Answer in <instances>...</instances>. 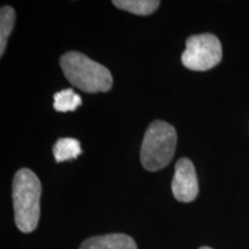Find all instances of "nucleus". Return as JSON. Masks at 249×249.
I'll return each mask as SVG.
<instances>
[{
    "mask_svg": "<svg viewBox=\"0 0 249 249\" xmlns=\"http://www.w3.org/2000/svg\"><path fill=\"white\" fill-rule=\"evenodd\" d=\"M42 185L29 169L18 170L13 179V205L15 223L23 233L35 231L40 213Z\"/></svg>",
    "mask_w": 249,
    "mask_h": 249,
    "instance_id": "1",
    "label": "nucleus"
},
{
    "mask_svg": "<svg viewBox=\"0 0 249 249\" xmlns=\"http://www.w3.org/2000/svg\"><path fill=\"white\" fill-rule=\"evenodd\" d=\"M60 66L70 83L86 92H107L113 83L107 67L80 52L71 51L62 55Z\"/></svg>",
    "mask_w": 249,
    "mask_h": 249,
    "instance_id": "2",
    "label": "nucleus"
},
{
    "mask_svg": "<svg viewBox=\"0 0 249 249\" xmlns=\"http://www.w3.org/2000/svg\"><path fill=\"white\" fill-rule=\"evenodd\" d=\"M116 7L136 15L152 14L160 2L158 0H114Z\"/></svg>",
    "mask_w": 249,
    "mask_h": 249,
    "instance_id": "8",
    "label": "nucleus"
},
{
    "mask_svg": "<svg viewBox=\"0 0 249 249\" xmlns=\"http://www.w3.org/2000/svg\"><path fill=\"white\" fill-rule=\"evenodd\" d=\"M200 249H213V248H210V247H201Z\"/></svg>",
    "mask_w": 249,
    "mask_h": 249,
    "instance_id": "11",
    "label": "nucleus"
},
{
    "mask_svg": "<svg viewBox=\"0 0 249 249\" xmlns=\"http://www.w3.org/2000/svg\"><path fill=\"white\" fill-rule=\"evenodd\" d=\"M53 107L58 112H71L76 110L82 104V99L73 89L61 90L53 96Z\"/></svg>",
    "mask_w": 249,
    "mask_h": 249,
    "instance_id": "10",
    "label": "nucleus"
},
{
    "mask_svg": "<svg viewBox=\"0 0 249 249\" xmlns=\"http://www.w3.org/2000/svg\"><path fill=\"white\" fill-rule=\"evenodd\" d=\"M80 249H138V246L129 235L113 233L87 239L80 246Z\"/></svg>",
    "mask_w": 249,
    "mask_h": 249,
    "instance_id": "6",
    "label": "nucleus"
},
{
    "mask_svg": "<svg viewBox=\"0 0 249 249\" xmlns=\"http://www.w3.org/2000/svg\"><path fill=\"white\" fill-rule=\"evenodd\" d=\"M177 145V132L173 126L161 120L149 124L141 147V163L145 170L156 172L167 166Z\"/></svg>",
    "mask_w": 249,
    "mask_h": 249,
    "instance_id": "3",
    "label": "nucleus"
},
{
    "mask_svg": "<svg viewBox=\"0 0 249 249\" xmlns=\"http://www.w3.org/2000/svg\"><path fill=\"white\" fill-rule=\"evenodd\" d=\"M172 193L179 202H193L198 195V181L194 164L188 158L177 161L172 180Z\"/></svg>",
    "mask_w": 249,
    "mask_h": 249,
    "instance_id": "5",
    "label": "nucleus"
},
{
    "mask_svg": "<svg viewBox=\"0 0 249 249\" xmlns=\"http://www.w3.org/2000/svg\"><path fill=\"white\" fill-rule=\"evenodd\" d=\"M81 152L82 150H81L80 142L71 138L59 139L53 147V156L58 163L75 160L81 155Z\"/></svg>",
    "mask_w": 249,
    "mask_h": 249,
    "instance_id": "7",
    "label": "nucleus"
},
{
    "mask_svg": "<svg viewBox=\"0 0 249 249\" xmlns=\"http://www.w3.org/2000/svg\"><path fill=\"white\" fill-rule=\"evenodd\" d=\"M15 12L11 6H2L0 9V55H4L8 37L14 28Z\"/></svg>",
    "mask_w": 249,
    "mask_h": 249,
    "instance_id": "9",
    "label": "nucleus"
},
{
    "mask_svg": "<svg viewBox=\"0 0 249 249\" xmlns=\"http://www.w3.org/2000/svg\"><path fill=\"white\" fill-rule=\"evenodd\" d=\"M222 57V44L218 37L213 34H201L187 38L181 61L188 70L204 71L217 66Z\"/></svg>",
    "mask_w": 249,
    "mask_h": 249,
    "instance_id": "4",
    "label": "nucleus"
}]
</instances>
